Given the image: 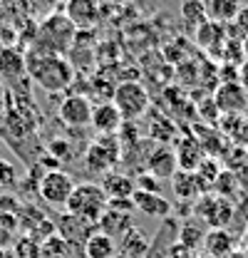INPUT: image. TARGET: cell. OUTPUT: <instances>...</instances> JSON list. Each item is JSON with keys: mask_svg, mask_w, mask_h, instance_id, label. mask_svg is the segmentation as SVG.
<instances>
[{"mask_svg": "<svg viewBox=\"0 0 248 258\" xmlns=\"http://www.w3.org/2000/svg\"><path fill=\"white\" fill-rule=\"evenodd\" d=\"M25 72L45 92H65L75 77V67L65 55H50V52H40V50L28 52Z\"/></svg>", "mask_w": 248, "mask_h": 258, "instance_id": "obj_1", "label": "cell"}, {"mask_svg": "<svg viewBox=\"0 0 248 258\" xmlns=\"http://www.w3.org/2000/svg\"><path fill=\"white\" fill-rule=\"evenodd\" d=\"M65 209H67L70 216H75V219H80V221H85L90 226H97L99 219L109 209V199H107V194L99 184L82 181V184H75Z\"/></svg>", "mask_w": 248, "mask_h": 258, "instance_id": "obj_2", "label": "cell"}, {"mask_svg": "<svg viewBox=\"0 0 248 258\" xmlns=\"http://www.w3.org/2000/svg\"><path fill=\"white\" fill-rule=\"evenodd\" d=\"M77 35L75 25L65 18V13L57 15H50L42 28L37 32V42L32 45V50H40V52H50V55H65L70 47H72V37Z\"/></svg>", "mask_w": 248, "mask_h": 258, "instance_id": "obj_3", "label": "cell"}, {"mask_svg": "<svg viewBox=\"0 0 248 258\" xmlns=\"http://www.w3.org/2000/svg\"><path fill=\"white\" fill-rule=\"evenodd\" d=\"M112 104L119 109L122 119H139L149 109V92L144 90V85L134 80H124L114 87Z\"/></svg>", "mask_w": 248, "mask_h": 258, "instance_id": "obj_4", "label": "cell"}, {"mask_svg": "<svg viewBox=\"0 0 248 258\" xmlns=\"http://www.w3.org/2000/svg\"><path fill=\"white\" fill-rule=\"evenodd\" d=\"M75 189V181L67 171L62 169H50L42 174L40 184H37V191H40V199L50 206H67V199Z\"/></svg>", "mask_w": 248, "mask_h": 258, "instance_id": "obj_5", "label": "cell"}, {"mask_svg": "<svg viewBox=\"0 0 248 258\" xmlns=\"http://www.w3.org/2000/svg\"><path fill=\"white\" fill-rule=\"evenodd\" d=\"M119 152L122 149H119V142H117L114 134L112 137H99V139H94L90 144V149H87V166L92 171L107 174L109 166L119 161Z\"/></svg>", "mask_w": 248, "mask_h": 258, "instance_id": "obj_6", "label": "cell"}, {"mask_svg": "<svg viewBox=\"0 0 248 258\" xmlns=\"http://www.w3.org/2000/svg\"><path fill=\"white\" fill-rule=\"evenodd\" d=\"M92 102L85 95H67L60 102V119L67 127H87L92 124Z\"/></svg>", "mask_w": 248, "mask_h": 258, "instance_id": "obj_7", "label": "cell"}, {"mask_svg": "<svg viewBox=\"0 0 248 258\" xmlns=\"http://www.w3.org/2000/svg\"><path fill=\"white\" fill-rule=\"evenodd\" d=\"M214 104L221 114H243L248 109V92L238 82H221L214 92Z\"/></svg>", "mask_w": 248, "mask_h": 258, "instance_id": "obj_8", "label": "cell"}, {"mask_svg": "<svg viewBox=\"0 0 248 258\" xmlns=\"http://www.w3.org/2000/svg\"><path fill=\"white\" fill-rule=\"evenodd\" d=\"M196 211L206 224H211V228H226V224L231 221V214H233L231 201L221 199V196H204Z\"/></svg>", "mask_w": 248, "mask_h": 258, "instance_id": "obj_9", "label": "cell"}, {"mask_svg": "<svg viewBox=\"0 0 248 258\" xmlns=\"http://www.w3.org/2000/svg\"><path fill=\"white\" fill-rule=\"evenodd\" d=\"M65 18H67V20L75 25V30L92 28L94 23L99 20V8H97V0H67Z\"/></svg>", "mask_w": 248, "mask_h": 258, "instance_id": "obj_10", "label": "cell"}, {"mask_svg": "<svg viewBox=\"0 0 248 258\" xmlns=\"http://www.w3.org/2000/svg\"><path fill=\"white\" fill-rule=\"evenodd\" d=\"M122 114L112 102H99L92 109V127L99 137H112L122 127Z\"/></svg>", "mask_w": 248, "mask_h": 258, "instance_id": "obj_11", "label": "cell"}, {"mask_svg": "<svg viewBox=\"0 0 248 258\" xmlns=\"http://www.w3.org/2000/svg\"><path fill=\"white\" fill-rule=\"evenodd\" d=\"M132 206H134L137 211H142L144 216H149V219H169V216H171V201L164 199L161 194L134 191Z\"/></svg>", "mask_w": 248, "mask_h": 258, "instance_id": "obj_12", "label": "cell"}, {"mask_svg": "<svg viewBox=\"0 0 248 258\" xmlns=\"http://www.w3.org/2000/svg\"><path fill=\"white\" fill-rule=\"evenodd\" d=\"M206 159V152H204V144L194 137H184L179 142V149H176V161H179V171H196Z\"/></svg>", "mask_w": 248, "mask_h": 258, "instance_id": "obj_13", "label": "cell"}, {"mask_svg": "<svg viewBox=\"0 0 248 258\" xmlns=\"http://www.w3.org/2000/svg\"><path fill=\"white\" fill-rule=\"evenodd\" d=\"M99 186L104 189V194H107L109 201H132V196L137 191L132 176H127V174H114V171H107V174H104V181H102Z\"/></svg>", "mask_w": 248, "mask_h": 258, "instance_id": "obj_14", "label": "cell"}, {"mask_svg": "<svg viewBox=\"0 0 248 258\" xmlns=\"http://www.w3.org/2000/svg\"><path fill=\"white\" fill-rule=\"evenodd\" d=\"M176 171H179V161L174 149L159 147L149 154V174H154L156 179H174Z\"/></svg>", "mask_w": 248, "mask_h": 258, "instance_id": "obj_15", "label": "cell"}, {"mask_svg": "<svg viewBox=\"0 0 248 258\" xmlns=\"http://www.w3.org/2000/svg\"><path fill=\"white\" fill-rule=\"evenodd\" d=\"M97 228L102 231V233H107V236H112L114 241L117 238H122L127 236L129 231H132V221H129V211H124V209H107V214L99 219V224Z\"/></svg>", "mask_w": 248, "mask_h": 258, "instance_id": "obj_16", "label": "cell"}, {"mask_svg": "<svg viewBox=\"0 0 248 258\" xmlns=\"http://www.w3.org/2000/svg\"><path fill=\"white\" fill-rule=\"evenodd\" d=\"M82 251H85V258H117V241L97 228L82 243Z\"/></svg>", "mask_w": 248, "mask_h": 258, "instance_id": "obj_17", "label": "cell"}, {"mask_svg": "<svg viewBox=\"0 0 248 258\" xmlns=\"http://www.w3.org/2000/svg\"><path fill=\"white\" fill-rule=\"evenodd\" d=\"M241 13V0H206V15L216 25H231Z\"/></svg>", "mask_w": 248, "mask_h": 258, "instance_id": "obj_18", "label": "cell"}, {"mask_svg": "<svg viewBox=\"0 0 248 258\" xmlns=\"http://www.w3.org/2000/svg\"><path fill=\"white\" fill-rule=\"evenodd\" d=\"M28 75L25 72V55H20L13 47H3L0 50V80L3 82H13L18 77Z\"/></svg>", "mask_w": 248, "mask_h": 258, "instance_id": "obj_19", "label": "cell"}, {"mask_svg": "<svg viewBox=\"0 0 248 258\" xmlns=\"http://www.w3.org/2000/svg\"><path fill=\"white\" fill-rule=\"evenodd\" d=\"M206 191V184L199 179L196 171H176L174 174V194L179 199H196Z\"/></svg>", "mask_w": 248, "mask_h": 258, "instance_id": "obj_20", "label": "cell"}, {"mask_svg": "<svg viewBox=\"0 0 248 258\" xmlns=\"http://www.w3.org/2000/svg\"><path fill=\"white\" fill-rule=\"evenodd\" d=\"M147 253H149V241L137 228H132L122 238V243L117 246V256L122 258H144Z\"/></svg>", "mask_w": 248, "mask_h": 258, "instance_id": "obj_21", "label": "cell"}, {"mask_svg": "<svg viewBox=\"0 0 248 258\" xmlns=\"http://www.w3.org/2000/svg\"><path fill=\"white\" fill-rule=\"evenodd\" d=\"M221 129L236 142L248 149V119L243 114H221Z\"/></svg>", "mask_w": 248, "mask_h": 258, "instance_id": "obj_22", "label": "cell"}, {"mask_svg": "<svg viewBox=\"0 0 248 258\" xmlns=\"http://www.w3.org/2000/svg\"><path fill=\"white\" fill-rule=\"evenodd\" d=\"M223 35H226V28L211 23V20H206L204 25H199L196 32H194L196 45H201V47H206V50H216L218 45L223 42Z\"/></svg>", "mask_w": 248, "mask_h": 258, "instance_id": "obj_23", "label": "cell"}, {"mask_svg": "<svg viewBox=\"0 0 248 258\" xmlns=\"http://www.w3.org/2000/svg\"><path fill=\"white\" fill-rule=\"evenodd\" d=\"M181 20L189 23L194 30L209 20L206 15V0H181Z\"/></svg>", "mask_w": 248, "mask_h": 258, "instance_id": "obj_24", "label": "cell"}, {"mask_svg": "<svg viewBox=\"0 0 248 258\" xmlns=\"http://www.w3.org/2000/svg\"><path fill=\"white\" fill-rule=\"evenodd\" d=\"M204 243H206V248H209V253L211 256H226V253H231V236L223 231V228H211L206 236H204Z\"/></svg>", "mask_w": 248, "mask_h": 258, "instance_id": "obj_25", "label": "cell"}, {"mask_svg": "<svg viewBox=\"0 0 248 258\" xmlns=\"http://www.w3.org/2000/svg\"><path fill=\"white\" fill-rule=\"evenodd\" d=\"M13 258H42L40 243L32 241L30 236H20V238L13 243Z\"/></svg>", "mask_w": 248, "mask_h": 258, "instance_id": "obj_26", "label": "cell"}, {"mask_svg": "<svg viewBox=\"0 0 248 258\" xmlns=\"http://www.w3.org/2000/svg\"><path fill=\"white\" fill-rule=\"evenodd\" d=\"M20 211H23V204L15 194H0V219H10V216L20 219Z\"/></svg>", "mask_w": 248, "mask_h": 258, "instance_id": "obj_27", "label": "cell"}, {"mask_svg": "<svg viewBox=\"0 0 248 258\" xmlns=\"http://www.w3.org/2000/svg\"><path fill=\"white\" fill-rule=\"evenodd\" d=\"M134 186L137 191H147V194H161V179H156L154 174H139L134 179Z\"/></svg>", "mask_w": 248, "mask_h": 258, "instance_id": "obj_28", "label": "cell"}, {"mask_svg": "<svg viewBox=\"0 0 248 258\" xmlns=\"http://www.w3.org/2000/svg\"><path fill=\"white\" fill-rule=\"evenodd\" d=\"M18 184V169L13 166V161L0 159V186H15Z\"/></svg>", "mask_w": 248, "mask_h": 258, "instance_id": "obj_29", "label": "cell"}, {"mask_svg": "<svg viewBox=\"0 0 248 258\" xmlns=\"http://www.w3.org/2000/svg\"><path fill=\"white\" fill-rule=\"evenodd\" d=\"M238 85L248 92V60H243L241 67H238Z\"/></svg>", "mask_w": 248, "mask_h": 258, "instance_id": "obj_30", "label": "cell"}, {"mask_svg": "<svg viewBox=\"0 0 248 258\" xmlns=\"http://www.w3.org/2000/svg\"><path fill=\"white\" fill-rule=\"evenodd\" d=\"M241 45H243V57H246V60H248V35H246V37H243V42H241Z\"/></svg>", "mask_w": 248, "mask_h": 258, "instance_id": "obj_31", "label": "cell"}, {"mask_svg": "<svg viewBox=\"0 0 248 258\" xmlns=\"http://www.w3.org/2000/svg\"><path fill=\"white\" fill-rule=\"evenodd\" d=\"M0 258H13V251H8V248H0Z\"/></svg>", "mask_w": 248, "mask_h": 258, "instance_id": "obj_32", "label": "cell"}, {"mask_svg": "<svg viewBox=\"0 0 248 258\" xmlns=\"http://www.w3.org/2000/svg\"><path fill=\"white\" fill-rule=\"evenodd\" d=\"M117 258H122V256H117Z\"/></svg>", "mask_w": 248, "mask_h": 258, "instance_id": "obj_33", "label": "cell"}]
</instances>
